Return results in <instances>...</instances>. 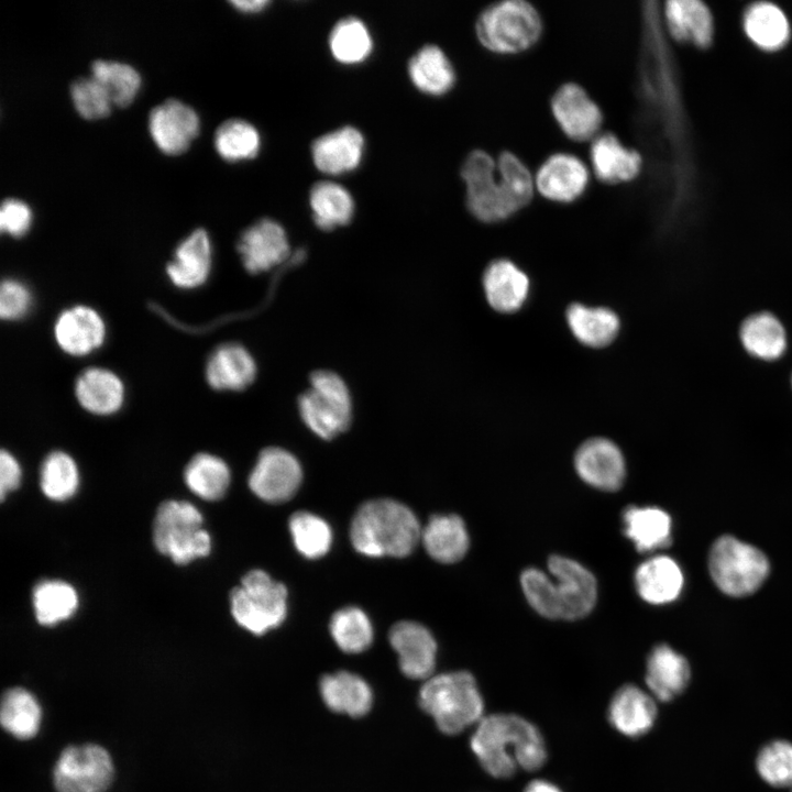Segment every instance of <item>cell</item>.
Segmentation results:
<instances>
[{
  "instance_id": "obj_54",
  "label": "cell",
  "mask_w": 792,
  "mask_h": 792,
  "mask_svg": "<svg viewBox=\"0 0 792 792\" xmlns=\"http://www.w3.org/2000/svg\"><path fill=\"white\" fill-rule=\"evenodd\" d=\"M524 792H561L558 787L546 780L531 781Z\"/></svg>"
},
{
  "instance_id": "obj_11",
  "label": "cell",
  "mask_w": 792,
  "mask_h": 792,
  "mask_svg": "<svg viewBox=\"0 0 792 792\" xmlns=\"http://www.w3.org/2000/svg\"><path fill=\"white\" fill-rule=\"evenodd\" d=\"M113 773L111 757L103 747L73 745L59 755L53 781L56 792H106Z\"/></svg>"
},
{
  "instance_id": "obj_18",
  "label": "cell",
  "mask_w": 792,
  "mask_h": 792,
  "mask_svg": "<svg viewBox=\"0 0 792 792\" xmlns=\"http://www.w3.org/2000/svg\"><path fill=\"white\" fill-rule=\"evenodd\" d=\"M578 475L588 485L607 492L617 491L626 476V463L620 449L607 438L584 441L574 454Z\"/></svg>"
},
{
  "instance_id": "obj_10",
  "label": "cell",
  "mask_w": 792,
  "mask_h": 792,
  "mask_svg": "<svg viewBox=\"0 0 792 792\" xmlns=\"http://www.w3.org/2000/svg\"><path fill=\"white\" fill-rule=\"evenodd\" d=\"M460 174L466 188V207L477 220L501 222L519 211L498 177L497 164L485 151L469 153Z\"/></svg>"
},
{
  "instance_id": "obj_44",
  "label": "cell",
  "mask_w": 792,
  "mask_h": 792,
  "mask_svg": "<svg viewBox=\"0 0 792 792\" xmlns=\"http://www.w3.org/2000/svg\"><path fill=\"white\" fill-rule=\"evenodd\" d=\"M329 629L337 646L348 653L363 652L373 641L371 620L355 606L337 610L330 619Z\"/></svg>"
},
{
  "instance_id": "obj_30",
  "label": "cell",
  "mask_w": 792,
  "mask_h": 792,
  "mask_svg": "<svg viewBox=\"0 0 792 792\" xmlns=\"http://www.w3.org/2000/svg\"><path fill=\"white\" fill-rule=\"evenodd\" d=\"M683 573L670 557L656 556L642 562L635 572V585L640 597L654 605L676 600L683 588Z\"/></svg>"
},
{
  "instance_id": "obj_2",
  "label": "cell",
  "mask_w": 792,
  "mask_h": 792,
  "mask_svg": "<svg viewBox=\"0 0 792 792\" xmlns=\"http://www.w3.org/2000/svg\"><path fill=\"white\" fill-rule=\"evenodd\" d=\"M548 568L552 579L541 570L529 568L520 575L522 592L529 605L550 619L575 620L585 617L597 600L594 575L581 563L551 556Z\"/></svg>"
},
{
  "instance_id": "obj_24",
  "label": "cell",
  "mask_w": 792,
  "mask_h": 792,
  "mask_svg": "<svg viewBox=\"0 0 792 792\" xmlns=\"http://www.w3.org/2000/svg\"><path fill=\"white\" fill-rule=\"evenodd\" d=\"M205 376L210 387L217 391H242L256 376V364L251 353L239 343H224L209 355Z\"/></svg>"
},
{
  "instance_id": "obj_31",
  "label": "cell",
  "mask_w": 792,
  "mask_h": 792,
  "mask_svg": "<svg viewBox=\"0 0 792 792\" xmlns=\"http://www.w3.org/2000/svg\"><path fill=\"white\" fill-rule=\"evenodd\" d=\"M420 540L427 553L441 563L460 561L470 544L465 524L454 514L431 516L421 529Z\"/></svg>"
},
{
  "instance_id": "obj_45",
  "label": "cell",
  "mask_w": 792,
  "mask_h": 792,
  "mask_svg": "<svg viewBox=\"0 0 792 792\" xmlns=\"http://www.w3.org/2000/svg\"><path fill=\"white\" fill-rule=\"evenodd\" d=\"M289 531L299 553L307 559L326 556L332 544V531L328 522L309 512H296L289 518Z\"/></svg>"
},
{
  "instance_id": "obj_47",
  "label": "cell",
  "mask_w": 792,
  "mask_h": 792,
  "mask_svg": "<svg viewBox=\"0 0 792 792\" xmlns=\"http://www.w3.org/2000/svg\"><path fill=\"white\" fill-rule=\"evenodd\" d=\"M69 95L76 112L86 120L106 118L113 106L103 86L91 75L74 79Z\"/></svg>"
},
{
  "instance_id": "obj_41",
  "label": "cell",
  "mask_w": 792,
  "mask_h": 792,
  "mask_svg": "<svg viewBox=\"0 0 792 792\" xmlns=\"http://www.w3.org/2000/svg\"><path fill=\"white\" fill-rule=\"evenodd\" d=\"M184 479L189 490L206 501L221 498L230 484L226 462L210 453H198L185 468Z\"/></svg>"
},
{
  "instance_id": "obj_19",
  "label": "cell",
  "mask_w": 792,
  "mask_h": 792,
  "mask_svg": "<svg viewBox=\"0 0 792 792\" xmlns=\"http://www.w3.org/2000/svg\"><path fill=\"white\" fill-rule=\"evenodd\" d=\"M388 639L407 678L427 680L432 676L437 642L428 628L413 620H402L392 626Z\"/></svg>"
},
{
  "instance_id": "obj_17",
  "label": "cell",
  "mask_w": 792,
  "mask_h": 792,
  "mask_svg": "<svg viewBox=\"0 0 792 792\" xmlns=\"http://www.w3.org/2000/svg\"><path fill=\"white\" fill-rule=\"evenodd\" d=\"M54 339L70 356H87L100 349L107 338V326L92 307L76 305L64 309L54 322Z\"/></svg>"
},
{
  "instance_id": "obj_12",
  "label": "cell",
  "mask_w": 792,
  "mask_h": 792,
  "mask_svg": "<svg viewBox=\"0 0 792 792\" xmlns=\"http://www.w3.org/2000/svg\"><path fill=\"white\" fill-rule=\"evenodd\" d=\"M302 480L299 461L282 448H266L250 473L249 486L261 499L284 503L298 491Z\"/></svg>"
},
{
  "instance_id": "obj_37",
  "label": "cell",
  "mask_w": 792,
  "mask_h": 792,
  "mask_svg": "<svg viewBox=\"0 0 792 792\" xmlns=\"http://www.w3.org/2000/svg\"><path fill=\"white\" fill-rule=\"evenodd\" d=\"M328 47L337 63L356 66L365 63L373 54L374 38L361 18L348 15L338 20L331 28Z\"/></svg>"
},
{
  "instance_id": "obj_8",
  "label": "cell",
  "mask_w": 792,
  "mask_h": 792,
  "mask_svg": "<svg viewBox=\"0 0 792 792\" xmlns=\"http://www.w3.org/2000/svg\"><path fill=\"white\" fill-rule=\"evenodd\" d=\"M235 622L255 635L278 627L287 615V588L263 570H252L230 594Z\"/></svg>"
},
{
  "instance_id": "obj_16",
  "label": "cell",
  "mask_w": 792,
  "mask_h": 792,
  "mask_svg": "<svg viewBox=\"0 0 792 792\" xmlns=\"http://www.w3.org/2000/svg\"><path fill=\"white\" fill-rule=\"evenodd\" d=\"M364 154V134L350 124L319 135L310 145V156L315 167L329 176L354 172L360 167Z\"/></svg>"
},
{
  "instance_id": "obj_49",
  "label": "cell",
  "mask_w": 792,
  "mask_h": 792,
  "mask_svg": "<svg viewBox=\"0 0 792 792\" xmlns=\"http://www.w3.org/2000/svg\"><path fill=\"white\" fill-rule=\"evenodd\" d=\"M498 177L518 209L526 207L532 196L535 183L528 167L514 153L504 151L496 162Z\"/></svg>"
},
{
  "instance_id": "obj_1",
  "label": "cell",
  "mask_w": 792,
  "mask_h": 792,
  "mask_svg": "<svg viewBox=\"0 0 792 792\" xmlns=\"http://www.w3.org/2000/svg\"><path fill=\"white\" fill-rule=\"evenodd\" d=\"M470 746L483 769L494 778L512 777L517 767L527 771L541 768L547 752L539 730L513 714L483 717L471 736Z\"/></svg>"
},
{
  "instance_id": "obj_55",
  "label": "cell",
  "mask_w": 792,
  "mask_h": 792,
  "mask_svg": "<svg viewBox=\"0 0 792 792\" xmlns=\"http://www.w3.org/2000/svg\"><path fill=\"white\" fill-rule=\"evenodd\" d=\"M791 383H792V377H791Z\"/></svg>"
},
{
  "instance_id": "obj_36",
  "label": "cell",
  "mask_w": 792,
  "mask_h": 792,
  "mask_svg": "<svg viewBox=\"0 0 792 792\" xmlns=\"http://www.w3.org/2000/svg\"><path fill=\"white\" fill-rule=\"evenodd\" d=\"M623 522L626 537L639 552H650L670 544L671 518L661 508L627 507Z\"/></svg>"
},
{
  "instance_id": "obj_52",
  "label": "cell",
  "mask_w": 792,
  "mask_h": 792,
  "mask_svg": "<svg viewBox=\"0 0 792 792\" xmlns=\"http://www.w3.org/2000/svg\"><path fill=\"white\" fill-rule=\"evenodd\" d=\"M21 480V469L16 459L7 450L0 453V494L3 499L6 494L15 490Z\"/></svg>"
},
{
  "instance_id": "obj_4",
  "label": "cell",
  "mask_w": 792,
  "mask_h": 792,
  "mask_svg": "<svg viewBox=\"0 0 792 792\" xmlns=\"http://www.w3.org/2000/svg\"><path fill=\"white\" fill-rule=\"evenodd\" d=\"M418 702L447 735L462 733L483 718V697L474 676L466 671L441 673L425 680Z\"/></svg>"
},
{
  "instance_id": "obj_40",
  "label": "cell",
  "mask_w": 792,
  "mask_h": 792,
  "mask_svg": "<svg viewBox=\"0 0 792 792\" xmlns=\"http://www.w3.org/2000/svg\"><path fill=\"white\" fill-rule=\"evenodd\" d=\"M2 727L18 739L33 738L41 725L42 710L35 696L22 688L8 690L1 701Z\"/></svg>"
},
{
  "instance_id": "obj_48",
  "label": "cell",
  "mask_w": 792,
  "mask_h": 792,
  "mask_svg": "<svg viewBox=\"0 0 792 792\" xmlns=\"http://www.w3.org/2000/svg\"><path fill=\"white\" fill-rule=\"evenodd\" d=\"M757 771L768 784L777 788L792 787V744L774 740L758 754Z\"/></svg>"
},
{
  "instance_id": "obj_7",
  "label": "cell",
  "mask_w": 792,
  "mask_h": 792,
  "mask_svg": "<svg viewBox=\"0 0 792 792\" xmlns=\"http://www.w3.org/2000/svg\"><path fill=\"white\" fill-rule=\"evenodd\" d=\"M708 570L726 595L741 597L756 592L767 579L770 564L762 551L733 536H722L708 554Z\"/></svg>"
},
{
  "instance_id": "obj_29",
  "label": "cell",
  "mask_w": 792,
  "mask_h": 792,
  "mask_svg": "<svg viewBox=\"0 0 792 792\" xmlns=\"http://www.w3.org/2000/svg\"><path fill=\"white\" fill-rule=\"evenodd\" d=\"M323 703L336 713L351 717L365 715L373 704V692L360 675L349 671L326 674L319 682Z\"/></svg>"
},
{
  "instance_id": "obj_13",
  "label": "cell",
  "mask_w": 792,
  "mask_h": 792,
  "mask_svg": "<svg viewBox=\"0 0 792 792\" xmlns=\"http://www.w3.org/2000/svg\"><path fill=\"white\" fill-rule=\"evenodd\" d=\"M147 127L156 147L174 156L184 153L199 134L200 119L189 105L168 98L151 109Z\"/></svg>"
},
{
  "instance_id": "obj_46",
  "label": "cell",
  "mask_w": 792,
  "mask_h": 792,
  "mask_svg": "<svg viewBox=\"0 0 792 792\" xmlns=\"http://www.w3.org/2000/svg\"><path fill=\"white\" fill-rule=\"evenodd\" d=\"M43 493L52 501L63 502L77 491L79 473L74 459L63 452H51L43 461L40 474Z\"/></svg>"
},
{
  "instance_id": "obj_27",
  "label": "cell",
  "mask_w": 792,
  "mask_h": 792,
  "mask_svg": "<svg viewBox=\"0 0 792 792\" xmlns=\"http://www.w3.org/2000/svg\"><path fill=\"white\" fill-rule=\"evenodd\" d=\"M690 676L688 660L670 646L658 645L649 653L646 683L657 700L668 702L680 695Z\"/></svg>"
},
{
  "instance_id": "obj_38",
  "label": "cell",
  "mask_w": 792,
  "mask_h": 792,
  "mask_svg": "<svg viewBox=\"0 0 792 792\" xmlns=\"http://www.w3.org/2000/svg\"><path fill=\"white\" fill-rule=\"evenodd\" d=\"M743 25L750 41L763 51L780 50L789 40L790 24L774 3L760 1L748 7Z\"/></svg>"
},
{
  "instance_id": "obj_53",
  "label": "cell",
  "mask_w": 792,
  "mask_h": 792,
  "mask_svg": "<svg viewBox=\"0 0 792 792\" xmlns=\"http://www.w3.org/2000/svg\"><path fill=\"white\" fill-rule=\"evenodd\" d=\"M230 4L241 13L256 14L266 10L272 2L270 0H232Z\"/></svg>"
},
{
  "instance_id": "obj_28",
  "label": "cell",
  "mask_w": 792,
  "mask_h": 792,
  "mask_svg": "<svg viewBox=\"0 0 792 792\" xmlns=\"http://www.w3.org/2000/svg\"><path fill=\"white\" fill-rule=\"evenodd\" d=\"M407 74L417 90L432 97L447 95L457 81L450 58L436 44H426L411 55Z\"/></svg>"
},
{
  "instance_id": "obj_15",
  "label": "cell",
  "mask_w": 792,
  "mask_h": 792,
  "mask_svg": "<svg viewBox=\"0 0 792 792\" xmlns=\"http://www.w3.org/2000/svg\"><path fill=\"white\" fill-rule=\"evenodd\" d=\"M552 114L571 140H594L603 123V114L596 102L574 82L560 86L551 98Z\"/></svg>"
},
{
  "instance_id": "obj_14",
  "label": "cell",
  "mask_w": 792,
  "mask_h": 792,
  "mask_svg": "<svg viewBox=\"0 0 792 792\" xmlns=\"http://www.w3.org/2000/svg\"><path fill=\"white\" fill-rule=\"evenodd\" d=\"M237 249L243 266L252 274L267 272L290 255L287 233L272 218H261L243 230Z\"/></svg>"
},
{
  "instance_id": "obj_23",
  "label": "cell",
  "mask_w": 792,
  "mask_h": 792,
  "mask_svg": "<svg viewBox=\"0 0 792 792\" xmlns=\"http://www.w3.org/2000/svg\"><path fill=\"white\" fill-rule=\"evenodd\" d=\"M482 283L488 305L501 314L518 311L530 289L527 274L507 258L491 262L484 271Z\"/></svg>"
},
{
  "instance_id": "obj_39",
  "label": "cell",
  "mask_w": 792,
  "mask_h": 792,
  "mask_svg": "<svg viewBox=\"0 0 792 792\" xmlns=\"http://www.w3.org/2000/svg\"><path fill=\"white\" fill-rule=\"evenodd\" d=\"M213 146L218 155L229 163L255 158L262 148L257 128L242 118L222 121L215 131Z\"/></svg>"
},
{
  "instance_id": "obj_50",
  "label": "cell",
  "mask_w": 792,
  "mask_h": 792,
  "mask_svg": "<svg viewBox=\"0 0 792 792\" xmlns=\"http://www.w3.org/2000/svg\"><path fill=\"white\" fill-rule=\"evenodd\" d=\"M32 293L23 282L15 278L2 280L0 316L3 320L14 321L25 317L32 308Z\"/></svg>"
},
{
  "instance_id": "obj_26",
  "label": "cell",
  "mask_w": 792,
  "mask_h": 792,
  "mask_svg": "<svg viewBox=\"0 0 792 792\" xmlns=\"http://www.w3.org/2000/svg\"><path fill=\"white\" fill-rule=\"evenodd\" d=\"M590 154L596 177L606 184L630 182L639 175L642 166L640 154L625 146L613 133L597 135Z\"/></svg>"
},
{
  "instance_id": "obj_3",
  "label": "cell",
  "mask_w": 792,
  "mask_h": 792,
  "mask_svg": "<svg viewBox=\"0 0 792 792\" xmlns=\"http://www.w3.org/2000/svg\"><path fill=\"white\" fill-rule=\"evenodd\" d=\"M354 549L366 557L404 558L421 539L415 514L404 504L377 498L365 502L356 510L350 527Z\"/></svg>"
},
{
  "instance_id": "obj_32",
  "label": "cell",
  "mask_w": 792,
  "mask_h": 792,
  "mask_svg": "<svg viewBox=\"0 0 792 792\" xmlns=\"http://www.w3.org/2000/svg\"><path fill=\"white\" fill-rule=\"evenodd\" d=\"M308 202L315 224L323 231L348 224L355 212L351 191L331 179L316 182L310 187Z\"/></svg>"
},
{
  "instance_id": "obj_21",
  "label": "cell",
  "mask_w": 792,
  "mask_h": 792,
  "mask_svg": "<svg viewBox=\"0 0 792 792\" xmlns=\"http://www.w3.org/2000/svg\"><path fill=\"white\" fill-rule=\"evenodd\" d=\"M212 267V245L204 228L193 230L174 251L166 265L170 283L180 289H195L209 278Z\"/></svg>"
},
{
  "instance_id": "obj_33",
  "label": "cell",
  "mask_w": 792,
  "mask_h": 792,
  "mask_svg": "<svg viewBox=\"0 0 792 792\" xmlns=\"http://www.w3.org/2000/svg\"><path fill=\"white\" fill-rule=\"evenodd\" d=\"M569 329L575 339L590 348H604L618 334L620 321L616 312L606 307L571 304L565 311Z\"/></svg>"
},
{
  "instance_id": "obj_42",
  "label": "cell",
  "mask_w": 792,
  "mask_h": 792,
  "mask_svg": "<svg viewBox=\"0 0 792 792\" xmlns=\"http://www.w3.org/2000/svg\"><path fill=\"white\" fill-rule=\"evenodd\" d=\"M90 75L103 86L113 106L121 108L133 102L142 85L138 69L119 61L95 59Z\"/></svg>"
},
{
  "instance_id": "obj_20",
  "label": "cell",
  "mask_w": 792,
  "mask_h": 792,
  "mask_svg": "<svg viewBox=\"0 0 792 792\" xmlns=\"http://www.w3.org/2000/svg\"><path fill=\"white\" fill-rule=\"evenodd\" d=\"M586 165L569 153H556L539 167L536 187L547 199L566 204L580 198L588 185Z\"/></svg>"
},
{
  "instance_id": "obj_5",
  "label": "cell",
  "mask_w": 792,
  "mask_h": 792,
  "mask_svg": "<svg viewBox=\"0 0 792 792\" xmlns=\"http://www.w3.org/2000/svg\"><path fill=\"white\" fill-rule=\"evenodd\" d=\"M475 32L486 50L497 54H518L539 41L542 20L529 2L505 0L492 3L479 14Z\"/></svg>"
},
{
  "instance_id": "obj_9",
  "label": "cell",
  "mask_w": 792,
  "mask_h": 792,
  "mask_svg": "<svg viewBox=\"0 0 792 792\" xmlns=\"http://www.w3.org/2000/svg\"><path fill=\"white\" fill-rule=\"evenodd\" d=\"M299 413L306 426L322 439H332L351 422L352 402L344 381L331 371H316L310 387L299 397Z\"/></svg>"
},
{
  "instance_id": "obj_43",
  "label": "cell",
  "mask_w": 792,
  "mask_h": 792,
  "mask_svg": "<svg viewBox=\"0 0 792 792\" xmlns=\"http://www.w3.org/2000/svg\"><path fill=\"white\" fill-rule=\"evenodd\" d=\"M78 606L75 588L63 581H43L33 591V607L36 619L45 626L55 625L69 618Z\"/></svg>"
},
{
  "instance_id": "obj_22",
  "label": "cell",
  "mask_w": 792,
  "mask_h": 792,
  "mask_svg": "<svg viewBox=\"0 0 792 792\" xmlns=\"http://www.w3.org/2000/svg\"><path fill=\"white\" fill-rule=\"evenodd\" d=\"M74 392L78 404L96 416L117 414L125 400V386L121 377L101 366L85 369L75 381Z\"/></svg>"
},
{
  "instance_id": "obj_51",
  "label": "cell",
  "mask_w": 792,
  "mask_h": 792,
  "mask_svg": "<svg viewBox=\"0 0 792 792\" xmlns=\"http://www.w3.org/2000/svg\"><path fill=\"white\" fill-rule=\"evenodd\" d=\"M33 212L30 206L19 199L8 197L0 207V230L12 238H21L32 226Z\"/></svg>"
},
{
  "instance_id": "obj_6",
  "label": "cell",
  "mask_w": 792,
  "mask_h": 792,
  "mask_svg": "<svg viewBox=\"0 0 792 792\" xmlns=\"http://www.w3.org/2000/svg\"><path fill=\"white\" fill-rule=\"evenodd\" d=\"M202 516L190 503L165 501L156 512L153 541L175 563L186 564L210 552L211 539L202 529Z\"/></svg>"
},
{
  "instance_id": "obj_35",
  "label": "cell",
  "mask_w": 792,
  "mask_h": 792,
  "mask_svg": "<svg viewBox=\"0 0 792 792\" xmlns=\"http://www.w3.org/2000/svg\"><path fill=\"white\" fill-rule=\"evenodd\" d=\"M739 339L746 352L762 361L780 359L788 346L784 326L768 311L748 316L741 322Z\"/></svg>"
},
{
  "instance_id": "obj_34",
  "label": "cell",
  "mask_w": 792,
  "mask_h": 792,
  "mask_svg": "<svg viewBox=\"0 0 792 792\" xmlns=\"http://www.w3.org/2000/svg\"><path fill=\"white\" fill-rule=\"evenodd\" d=\"M664 16L673 38L691 42L700 47L711 44L713 18L707 6L700 0H670Z\"/></svg>"
},
{
  "instance_id": "obj_25",
  "label": "cell",
  "mask_w": 792,
  "mask_h": 792,
  "mask_svg": "<svg viewBox=\"0 0 792 792\" xmlns=\"http://www.w3.org/2000/svg\"><path fill=\"white\" fill-rule=\"evenodd\" d=\"M657 718V705L651 695L637 685L618 689L608 706V721L623 735L631 738L648 733Z\"/></svg>"
}]
</instances>
